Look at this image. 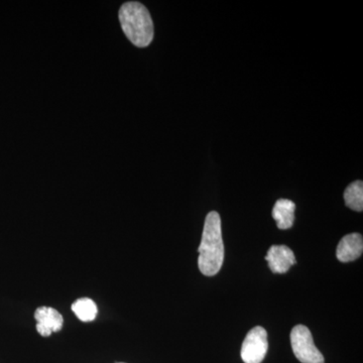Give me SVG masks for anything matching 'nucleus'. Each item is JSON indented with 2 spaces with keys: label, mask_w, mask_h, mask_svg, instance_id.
<instances>
[{
  "label": "nucleus",
  "mask_w": 363,
  "mask_h": 363,
  "mask_svg": "<svg viewBox=\"0 0 363 363\" xmlns=\"http://www.w3.org/2000/svg\"><path fill=\"white\" fill-rule=\"evenodd\" d=\"M35 319L37 320V330L44 337L51 336L54 332L62 330L63 316L56 309L51 307H40L35 310Z\"/></svg>",
  "instance_id": "obj_5"
},
{
  "label": "nucleus",
  "mask_w": 363,
  "mask_h": 363,
  "mask_svg": "<svg viewBox=\"0 0 363 363\" xmlns=\"http://www.w3.org/2000/svg\"><path fill=\"white\" fill-rule=\"evenodd\" d=\"M344 201L346 206L354 211L362 212L363 210V183L355 181L351 183L344 192Z\"/></svg>",
  "instance_id": "obj_9"
},
{
  "label": "nucleus",
  "mask_w": 363,
  "mask_h": 363,
  "mask_svg": "<svg viewBox=\"0 0 363 363\" xmlns=\"http://www.w3.org/2000/svg\"><path fill=\"white\" fill-rule=\"evenodd\" d=\"M198 266L204 276L213 277L220 272L224 262V245L222 240L220 215L211 211L205 219Z\"/></svg>",
  "instance_id": "obj_1"
},
{
  "label": "nucleus",
  "mask_w": 363,
  "mask_h": 363,
  "mask_svg": "<svg viewBox=\"0 0 363 363\" xmlns=\"http://www.w3.org/2000/svg\"><path fill=\"white\" fill-rule=\"evenodd\" d=\"M72 311L83 322L93 321L97 316L98 309L94 301L89 298H79L72 305Z\"/></svg>",
  "instance_id": "obj_10"
},
{
  "label": "nucleus",
  "mask_w": 363,
  "mask_h": 363,
  "mask_svg": "<svg viewBox=\"0 0 363 363\" xmlns=\"http://www.w3.org/2000/svg\"><path fill=\"white\" fill-rule=\"evenodd\" d=\"M266 260L274 274H286L291 267L296 264L293 250L286 245H272L267 252Z\"/></svg>",
  "instance_id": "obj_6"
},
{
  "label": "nucleus",
  "mask_w": 363,
  "mask_h": 363,
  "mask_svg": "<svg viewBox=\"0 0 363 363\" xmlns=\"http://www.w3.org/2000/svg\"><path fill=\"white\" fill-rule=\"evenodd\" d=\"M119 21L128 39L136 47H147L154 39V23L147 7L140 2H126L119 9Z\"/></svg>",
  "instance_id": "obj_2"
},
{
  "label": "nucleus",
  "mask_w": 363,
  "mask_h": 363,
  "mask_svg": "<svg viewBox=\"0 0 363 363\" xmlns=\"http://www.w3.org/2000/svg\"><path fill=\"white\" fill-rule=\"evenodd\" d=\"M118 363H123V362H118Z\"/></svg>",
  "instance_id": "obj_11"
},
{
  "label": "nucleus",
  "mask_w": 363,
  "mask_h": 363,
  "mask_svg": "<svg viewBox=\"0 0 363 363\" xmlns=\"http://www.w3.org/2000/svg\"><path fill=\"white\" fill-rule=\"evenodd\" d=\"M293 352L302 363H325L323 354L315 345L311 331L304 325H297L291 332Z\"/></svg>",
  "instance_id": "obj_3"
},
{
  "label": "nucleus",
  "mask_w": 363,
  "mask_h": 363,
  "mask_svg": "<svg viewBox=\"0 0 363 363\" xmlns=\"http://www.w3.org/2000/svg\"><path fill=\"white\" fill-rule=\"evenodd\" d=\"M363 252V238L362 234L351 233L344 236L339 242L336 257L339 262H350L359 259Z\"/></svg>",
  "instance_id": "obj_7"
},
{
  "label": "nucleus",
  "mask_w": 363,
  "mask_h": 363,
  "mask_svg": "<svg viewBox=\"0 0 363 363\" xmlns=\"http://www.w3.org/2000/svg\"><path fill=\"white\" fill-rule=\"evenodd\" d=\"M269 350L267 332L257 326L248 332L241 346L240 355L245 363H262Z\"/></svg>",
  "instance_id": "obj_4"
},
{
  "label": "nucleus",
  "mask_w": 363,
  "mask_h": 363,
  "mask_svg": "<svg viewBox=\"0 0 363 363\" xmlns=\"http://www.w3.org/2000/svg\"><path fill=\"white\" fill-rule=\"evenodd\" d=\"M296 204L289 199H279L272 209V218L281 230H286L293 226L295 221Z\"/></svg>",
  "instance_id": "obj_8"
}]
</instances>
